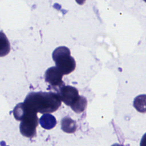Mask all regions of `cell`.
<instances>
[{
    "label": "cell",
    "mask_w": 146,
    "mask_h": 146,
    "mask_svg": "<svg viewBox=\"0 0 146 146\" xmlns=\"http://www.w3.org/2000/svg\"><path fill=\"white\" fill-rule=\"evenodd\" d=\"M23 104L30 111L47 113L56 111L61 106V100L58 94L52 92H32L26 96Z\"/></svg>",
    "instance_id": "1"
},
{
    "label": "cell",
    "mask_w": 146,
    "mask_h": 146,
    "mask_svg": "<svg viewBox=\"0 0 146 146\" xmlns=\"http://www.w3.org/2000/svg\"><path fill=\"white\" fill-rule=\"evenodd\" d=\"M52 59L55 62L56 67L63 75L72 72L76 67V62L71 56L70 50L66 46L57 47L52 52Z\"/></svg>",
    "instance_id": "2"
},
{
    "label": "cell",
    "mask_w": 146,
    "mask_h": 146,
    "mask_svg": "<svg viewBox=\"0 0 146 146\" xmlns=\"http://www.w3.org/2000/svg\"><path fill=\"white\" fill-rule=\"evenodd\" d=\"M25 113L21 120L19 129L23 136L32 138L36 135V128L39 121L38 118L36 113L27 110L25 107Z\"/></svg>",
    "instance_id": "3"
},
{
    "label": "cell",
    "mask_w": 146,
    "mask_h": 146,
    "mask_svg": "<svg viewBox=\"0 0 146 146\" xmlns=\"http://www.w3.org/2000/svg\"><path fill=\"white\" fill-rule=\"evenodd\" d=\"M58 94L61 101L69 106L74 104L79 96L77 89L70 86H62Z\"/></svg>",
    "instance_id": "4"
},
{
    "label": "cell",
    "mask_w": 146,
    "mask_h": 146,
    "mask_svg": "<svg viewBox=\"0 0 146 146\" xmlns=\"http://www.w3.org/2000/svg\"><path fill=\"white\" fill-rule=\"evenodd\" d=\"M63 75L56 67H51L45 72V80L53 86H62L64 83L62 81Z\"/></svg>",
    "instance_id": "5"
},
{
    "label": "cell",
    "mask_w": 146,
    "mask_h": 146,
    "mask_svg": "<svg viewBox=\"0 0 146 146\" xmlns=\"http://www.w3.org/2000/svg\"><path fill=\"white\" fill-rule=\"evenodd\" d=\"M39 123L41 126L46 129H50L53 128L56 124V120L55 117L48 113H44L39 119Z\"/></svg>",
    "instance_id": "6"
},
{
    "label": "cell",
    "mask_w": 146,
    "mask_h": 146,
    "mask_svg": "<svg viewBox=\"0 0 146 146\" xmlns=\"http://www.w3.org/2000/svg\"><path fill=\"white\" fill-rule=\"evenodd\" d=\"M10 51V42L3 32L0 31V57H3L7 55Z\"/></svg>",
    "instance_id": "7"
},
{
    "label": "cell",
    "mask_w": 146,
    "mask_h": 146,
    "mask_svg": "<svg viewBox=\"0 0 146 146\" xmlns=\"http://www.w3.org/2000/svg\"><path fill=\"white\" fill-rule=\"evenodd\" d=\"M62 129L67 133L74 132L77 128L76 123L70 117H65L62 119L61 121Z\"/></svg>",
    "instance_id": "8"
},
{
    "label": "cell",
    "mask_w": 146,
    "mask_h": 146,
    "mask_svg": "<svg viewBox=\"0 0 146 146\" xmlns=\"http://www.w3.org/2000/svg\"><path fill=\"white\" fill-rule=\"evenodd\" d=\"M87 104L86 99L84 97L79 95L77 100L70 107L74 112L79 113L82 112L86 109Z\"/></svg>",
    "instance_id": "9"
},
{
    "label": "cell",
    "mask_w": 146,
    "mask_h": 146,
    "mask_svg": "<svg viewBox=\"0 0 146 146\" xmlns=\"http://www.w3.org/2000/svg\"><path fill=\"white\" fill-rule=\"evenodd\" d=\"M75 1L79 5H83L86 1V0H75Z\"/></svg>",
    "instance_id": "10"
},
{
    "label": "cell",
    "mask_w": 146,
    "mask_h": 146,
    "mask_svg": "<svg viewBox=\"0 0 146 146\" xmlns=\"http://www.w3.org/2000/svg\"><path fill=\"white\" fill-rule=\"evenodd\" d=\"M112 146H122V145H120V144H114L112 145Z\"/></svg>",
    "instance_id": "11"
}]
</instances>
